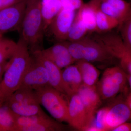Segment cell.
I'll list each match as a JSON object with an SVG mask.
<instances>
[{"mask_svg": "<svg viewBox=\"0 0 131 131\" xmlns=\"http://www.w3.org/2000/svg\"><path fill=\"white\" fill-rule=\"evenodd\" d=\"M30 52L28 46L20 37L0 83V90L6 101L21 85L23 77L32 59Z\"/></svg>", "mask_w": 131, "mask_h": 131, "instance_id": "1", "label": "cell"}, {"mask_svg": "<svg viewBox=\"0 0 131 131\" xmlns=\"http://www.w3.org/2000/svg\"><path fill=\"white\" fill-rule=\"evenodd\" d=\"M42 0H26L25 11L20 31V37L31 54L42 50L45 33L42 12Z\"/></svg>", "mask_w": 131, "mask_h": 131, "instance_id": "2", "label": "cell"}, {"mask_svg": "<svg viewBox=\"0 0 131 131\" xmlns=\"http://www.w3.org/2000/svg\"><path fill=\"white\" fill-rule=\"evenodd\" d=\"M75 62L83 60L90 62H105L114 59L94 38L85 37L74 42H64Z\"/></svg>", "mask_w": 131, "mask_h": 131, "instance_id": "3", "label": "cell"}, {"mask_svg": "<svg viewBox=\"0 0 131 131\" xmlns=\"http://www.w3.org/2000/svg\"><path fill=\"white\" fill-rule=\"evenodd\" d=\"M39 103L57 121L68 122L69 98L50 85L34 90Z\"/></svg>", "mask_w": 131, "mask_h": 131, "instance_id": "4", "label": "cell"}, {"mask_svg": "<svg viewBox=\"0 0 131 131\" xmlns=\"http://www.w3.org/2000/svg\"><path fill=\"white\" fill-rule=\"evenodd\" d=\"M127 81V75L120 66L110 67L103 72L96 89L101 99H112L122 91Z\"/></svg>", "mask_w": 131, "mask_h": 131, "instance_id": "5", "label": "cell"}, {"mask_svg": "<svg viewBox=\"0 0 131 131\" xmlns=\"http://www.w3.org/2000/svg\"><path fill=\"white\" fill-rule=\"evenodd\" d=\"M94 38L105 48L114 59L119 61L120 67L127 74H131V53L119 34L108 32L98 34Z\"/></svg>", "mask_w": 131, "mask_h": 131, "instance_id": "6", "label": "cell"}, {"mask_svg": "<svg viewBox=\"0 0 131 131\" xmlns=\"http://www.w3.org/2000/svg\"><path fill=\"white\" fill-rule=\"evenodd\" d=\"M131 120V110L126 100L118 101L99 111L97 128L112 131L121 124Z\"/></svg>", "mask_w": 131, "mask_h": 131, "instance_id": "7", "label": "cell"}, {"mask_svg": "<svg viewBox=\"0 0 131 131\" xmlns=\"http://www.w3.org/2000/svg\"><path fill=\"white\" fill-rule=\"evenodd\" d=\"M26 0L0 10V35L20 31L25 11Z\"/></svg>", "mask_w": 131, "mask_h": 131, "instance_id": "8", "label": "cell"}, {"mask_svg": "<svg viewBox=\"0 0 131 131\" xmlns=\"http://www.w3.org/2000/svg\"><path fill=\"white\" fill-rule=\"evenodd\" d=\"M32 59L23 77L20 86L33 90L50 85L49 75L44 66L32 55Z\"/></svg>", "mask_w": 131, "mask_h": 131, "instance_id": "9", "label": "cell"}, {"mask_svg": "<svg viewBox=\"0 0 131 131\" xmlns=\"http://www.w3.org/2000/svg\"><path fill=\"white\" fill-rule=\"evenodd\" d=\"M76 13L74 10L61 8L47 29L56 40L59 42L67 41Z\"/></svg>", "mask_w": 131, "mask_h": 131, "instance_id": "10", "label": "cell"}, {"mask_svg": "<svg viewBox=\"0 0 131 131\" xmlns=\"http://www.w3.org/2000/svg\"><path fill=\"white\" fill-rule=\"evenodd\" d=\"M67 123L77 130L86 131L88 129L86 112L77 93L69 97Z\"/></svg>", "mask_w": 131, "mask_h": 131, "instance_id": "11", "label": "cell"}, {"mask_svg": "<svg viewBox=\"0 0 131 131\" xmlns=\"http://www.w3.org/2000/svg\"><path fill=\"white\" fill-rule=\"evenodd\" d=\"M77 94L80 96L86 112L88 129L93 122L96 111L101 104V98L96 88H90L82 85Z\"/></svg>", "mask_w": 131, "mask_h": 131, "instance_id": "12", "label": "cell"}, {"mask_svg": "<svg viewBox=\"0 0 131 131\" xmlns=\"http://www.w3.org/2000/svg\"><path fill=\"white\" fill-rule=\"evenodd\" d=\"M40 51L44 57L61 69L73 64L76 62L71 55L64 42H58Z\"/></svg>", "mask_w": 131, "mask_h": 131, "instance_id": "13", "label": "cell"}, {"mask_svg": "<svg viewBox=\"0 0 131 131\" xmlns=\"http://www.w3.org/2000/svg\"><path fill=\"white\" fill-rule=\"evenodd\" d=\"M40 51L33 52L32 55L41 63L46 69L49 75L50 86L66 94L63 83L61 69L54 63L44 57Z\"/></svg>", "mask_w": 131, "mask_h": 131, "instance_id": "14", "label": "cell"}, {"mask_svg": "<svg viewBox=\"0 0 131 131\" xmlns=\"http://www.w3.org/2000/svg\"><path fill=\"white\" fill-rule=\"evenodd\" d=\"M99 8L117 19L120 25L130 10L131 4L125 0H101Z\"/></svg>", "mask_w": 131, "mask_h": 131, "instance_id": "15", "label": "cell"}, {"mask_svg": "<svg viewBox=\"0 0 131 131\" xmlns=\"http://www.w3.org/2000/svg\"><path fill=\"white\" fill-rule=\"evenodd\" d=\"M62 78L66 95L69 98L83 85L81 76L76 65L71 64L62 71Z\"/></svg>", "mask_w": 131, "mask_h": 131, "instance_id": "16", "label": "cell"}, {"mask_svg": "<svg viewBox=\"0 0 131 131\" xmlns=\"http://www.w3.org/2000/svg\"><path fill=\"white\" fill-rule=\"evenodd\" d=\"M101 1V0H90L84 3L77 12L88 33L96 32V13Z\"/></svg>", "mask_w": 131, "mask_h": 131, "instance_id": "17", "label": "cell"}, {"mask_svg": "<svg viewBox=\"0 0 131 131\" xmlns=\"http://www.w3.org/2000/svg\"><path fill=\"white\" fill-rule=\"evenodd\" d=\"M76 62V65L81 76L83 85L96 88L100 74L98 69L91 62L85 60H80Z\"/></svg>", "mask_w": 131, "mask_h": 131, "instance_id": "18", "label": "cell"}, {"mask_svg": "<svg viewBox=\"0 0 131 131\" xmlns=\"http://www.w3.org/2000/svg\"><path fill=\"white\" fill-rule=\"evenodd\" d=\"M5 104L13 112L20 116H30L45 113L38 102L18 103L6 101Z\"/></svg>", "mask_w": 131, "mask_h": 131, "instance_id": "19", "label": "cell"}, {"mask_svg": "<svg viewBox=\"0 0 131 131\" xmlns=\"http://www.w3.org/2000/svg\"><path fill=\"white\" fill-rule=\"evenodd\" d=\"M62 8L61 0H50L42 5L41 12L45 32Z\"/></svg>", "mask_w": 131, "mask_h": 131, "instance_id": "20", "label": "cell"}, {"mask_svg": "<svg viewBox=\"0 0 131 131\" xmlns=\"http://www.w3.org/2000/svg\"><path fill=\"white\" fill-rule=\"evenodd\" d=\"M119 21L116 19L108 15L100 9L96 13V31L97 34L105 33L111 31L118 27Z\"/></svg>", "mask_w": 131, "mask_h": 131, "instance_id": "21", "label": "cell"}, {"mask_svg": "<svg viewBox=\"0 0 131 131\" xmlns=\"http://www.w3.org/2000/svg\"><path fill=\"white\" fill-rule=\"evenodd\" d=\"M49 117L47 119L27 127L21 128L19 131H61L66 130L64 125Z\"/></svg>", "mask_w": 131, "mask_h": 131, "instance_id": "22", "label": "cell"}, {"mask_svg": "<svg viewBox=\"0 0 131 131\" xmlns=\"http://www.w3.org/2000/svg\"><path fill=\"white\" fill-rule=\"evenodd\" d=\"M15 114L4 103L0 107V131H16Z\"/></svg>", "mask_w": 131, "mask_h": 131, "instance_id": "23", "label": "cell"}, {"mask_svg": "<svg viewBox=\"0 0 131 131\" xmlns=\"http://www.w3.org/2000/svg\"><path fill=\"white\" fill-rule=\"evenodd\" d=\"M6 101L18 103L38 102L34 90L23 86H20Z\"/></svg>", "mask_w": 131, "mask_h": 131, "instance_id": "24", "label": "cell"}, {"mask_svg": "<svg viewBox=\"0 0 131 131\" xmlns=\"http://www.w3.org/2000/svg\"><path fill=\"white\" fill-rule=\"evenodd\" d=\"M17 43L0 35V63L9 61L14 54Z\"/></svg>", "mask_w": 131, "mask_h": 131, "instance_id": "25", "label": "cell"}, {"mask_svg": "<svg viewBox=\"0 0 131 131\" xmlns=\"http://www.w3.org/2000/svg\"><path fill=\"white\" fill-rule=\"evenodd\" d=\"M88 33L84 24L76 14L69 32L67 41L74 42L80 40L86 37Z\"/></svg>", "mask_w": 131, "mask_h": 131, "instance_id": "26", "label": "cell"}, {"mask_svg": "<svg viewBox=\"0 0 131 131\" xmlns=\"http://www.w3.org/2000/svg\"><path fill=\"white\" fill-rule=\"evenodd\" d=\"M118 28L124 44L131 53V9Z\"/></svg>", "mask_w": 131, "mask_h": 131, "instance_id": "27", "label": "cell"}, {"mask_svg": "<svg viewBox=\"0 0 131 131\" xmlns=\"http://www.w3.org/2000/svg\"><path fill=\"white\" fill-rule=\"evenodd\" d=\"M62 8L77 11L84 4L83 0H61Z\"/></svg>", "mask_w": 131, "mask_h": 131, "instance_id": "28", "label": "cell"}, {"mask_svg": "<svg viewBox=\"0 0 131 131\" xmlns=\"http://www.w3.org/2000/svg\"><path fill=\"white\" fill-rule=\"evenodd\" d=\"M23 0H0V10L16 5Z\"/></svg>", "mask_w": 131, "mask_h": 131, "instance_id": "29", "label": "cell"}, {"mask_svg": "<svg viewBox=\"0 0 131 131\" xmlns=\"http://www.w3.org/2000/svg\"><path fill=\"white\" fill-rule=\"evenodd\" d=\"M111 131H131V123L125 122L113 129Z\"/></svg>", "mask_w": 131, "mask_h": 131, "instance_id": "30", "label": "cell"}, {"mask_svg": "<svg viewBox=\"0 0 131 131\" xmlns=\"http://www.w3.org/2000/svg\"><path fill=\"white\" fill-rule=\"evenodd\" d=\"M6 67L7 63L6 62L0 63V83L2 81Z\"/></svg>", "mask_w": 131, "mask_h": 131, "instance_id": "31", "label": "cell"}, {"mask_svg": "<svg viewBox=\"0 0 131 131\" xmlns=\"http://www.w3.org/2000/svg\"><path fill=\"white\" fill-rule=\"evenodd\" d=\"M6 101V100L0 90V107L3 105Z\"/></svg>", "mask_w": 131, "mask_h": 131, "instance_id": "32", "label": "cell"}, {"mask_svg": "<svg viewBox=\"0 0 131 131\" xmlns=\"http://www.w3.org/2000/svg\"><path fill=\"white\" fill-rule=\"evenodd\" d=\"M125 100L129 106V107H130V109L131 110V92L129 94Z\"/></svg>", "mask_w": 131, "mask_h": 131, "instance_id": "33", "label": "cell"}, {"mask_svg": "<svg viewBox=\"0 0 131 131\" xmlns=\"http://www.w3.org/2000/svg\"><path fill=\"white\" fill-rule=\"evenodd\" d=\"M127 80L131 89V74L127 75Z\"/></svg>", "mask_w": 131, "mask_h": 131, "instance_id": "34", "label": "cell"}, {"mask_svg": "<svg viewBox=\"0 0 131 131\" xmlns=\"http://www.w3.org/2000/svg\"><path fill=\"white\" fill-rule=\"evenodd\" d=\"M50 1V0H42V5H44L45 4H46Z\"/></svg>", "mask_w": 131, "mask_h": 131, "instance_id": "35", "label": "cell"}]
</instances>
